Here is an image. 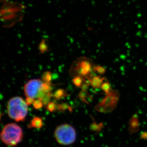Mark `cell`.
Wrapping results in <instances>:
<instances>
[{
    "label": "cell",
    "instance_id": "obj_1",
    "mask_svg": "<svg viewBox=\"0 0 147 147\" xmlns=\"http://www.w3.org/2000/svg\"><path fill=\"white\" fill-rule=\"evenodd\" d=\"M7 113L11 119L17 122L24 121L28 113V105L22 97H15L9 100L7 105Z\"/></svg>",
    "mask_w": 147,
    "mask_h": 147
},
{
    "label": "cell",
    "instance_id": "obj_2",
    "mask_svg": "<svg viewBox=\"0 0 147 147\" xmlns=\"http://www.w3.org/2000/svg\"><path fill=\"white\" fill-rule=\"evenodd\" d=\"M24 138L22 129L14 123L7 124L1 133V139L3 143L9 146H16Z\"/></svg>",
    "mask_w": 147,
    "mask_h": 147
},
{
    "label": "cell",
    "instance_id": "obj_3",
    "mask_svg": "<svg viewBox=\"0 0 147 147\" xmlns=\"http://www.w3.org/2000/svg\"><path fill=\"white\" fill-rule=\"evenodd\" d=\"M54 137L57 142L60 144L69 145L76 140V132L71 125L63 124L56 128L54 131Z\"/></svg>",
    "mask_w": 147,
    "mask_h": 147
},
{
    "label": "cell",
    "instance_id": "obj_4",
    "mask_svg": "<svg viewBox=\"0 0 147 147\" xmlns=\"http://www.w3.org/2000/svg\"><path fill=\"white\" fill-rule=\"evenodd\" d=\"M94 66L91 60L83 57L79 59L73 63L69 72L73 77L79 76L88 80L92 77L90 75L94 71Z\"/></svg>",
    "mask_w": 147,
    "mask_h": 147
},
{
    "label": "cell",
    "instance_id": "obj_5",
    "mask_svg": "<svg viewBox=\"0 0 147 147\" xmlns=\"http://www.w3.org/2000/svg\"><path fill=\"white\" fill-rule=\"evenodd\" d=\"M118 98V92L116 90H111L100 102L95 106V109L100 113L111 112L116 107Z\"/></svg>",
    "mask_w": 147,
    "mask_h": 147
},
{
    "label": "cell",
    "instance_id": "obj_6",
    "mask_svg": "<svg viewBox=\"0 0 147 147\" xmlns=\"http://www.w3.org/2000/svg\"><path fill=\"white\" fill-rule=\"evenodd\" d=\"M43 82L42 80L32 79L30 80L24 86V94L26 97L37 98L42 89Z\"/></svg>",
    "mask_w": 147,
    "mask_h": 147
},
{
    "label": "cell",
    "instance_id": "obj_7",
    "mask_svg": "<svg viewBox=\"0 0 147 147\" xmlns=\"http://www.w3.org/2000/svg\"><path fill=\"white\" fill-rule=\"evenodd\" d=\"M43 120L40 117H34L28 124V127L30 129L34 128L40 129L43 126Z\"/></svg>",
    "mask_w": 147,
    "mask_h": 147
},
{
    "label": "cell",
    "instance_id": "obj_8",
    "mask_svg": "<svg viewBox=\"0 0 147 147\" xmlns=\"http://www.w3.org/2000/svg\"><path fill=\"white\" fill-rule=\"evenodd\" d=\"M105 78H101L100 76H95L92 77V78L88 80L90 84L94 88H99L101 87V85L104 82Z\"/></svg>",
    "mask_w": 147,
    "mask_h": 147
},
{
    "label": "cell",
    "instance_id": "obj_9",
    "mask_svg": "<svg viewBox=\"0 0 147 147\" xmlns=\"http://www.w3.org/2000/svg\"><path fill=\"white\" fill-rule=\"evenodd\" d=\"M68 96L66 91L63 89H59L54 92L53 96L56 100H60Z\"/></svg>",
    "mask_w": 147,
    "mask_h": 147
},
{
    "label": "cell",
    "instance_id": "obj_10",
    "mask_svg": "<svg viewBox=\"0 0 147 147\" xmlns=\"http://www.w3.org/2000/svg\"><path fill=\"white\" fill-rule=\"evenodd\" d=\"M84 78L79 76H76L73 77L72 83L76 87L81 88L83 83L84 82Z\"/></svg>",
    "mask_w": 147,
    "mask_h": 147
},
{
    "label": "cell",
    "instance_id": "obj_11",
    "mask_svg": "<svg viewBox=\"0 0 147 147\" xmlns=\"http://www.w3.org/2000/svg\"><path fill=\"white\" fill-rule=\"evenodd\" d=\"M52 74L49 71H46L42 74V80L43 82L51 83L52 80Z\"/></svg>",
    "mask_w": 147,
    "mask_h": 147
},
{
    "label": "cell",
    "instance_id": "obj_12",
    "mask_svg": "<svg viewBox=\"0 0 147 147\" xmlns=\"http://www.w3.org/2000/svg\"><path fill=\"white\" fill-rule=\"evenodd\" d=\"M39 51L40 53L42 54L48 51V47L46 43V40L45 39H42V41L40 42L39 46Z\"/></svg>",
    "mask_w": 147,
    "mask_h": 147
},
{
    "label": "cell",
    "instance_id": "obj_13",
    "mask_svg": "<svg viewBox=\"0 0 147 147\" xmlns=\"http://www.w3.org/2000/svg\"><path fill=\"white\" fill-rule=\"evenodd\" d=\"M100 88L106 94H108L111 91V86L108 82H103Z\"/></svg>",
    "mask_w": 147,
    "mask_h": 147
},
{
    "label": "cell",
    "instance_id": "obj_14",
    "mask_svg": "<svg viewBox=\"0 0 147 147\" xmlns=\"http://www.w3.org/2000/svg\"><path fill=\"white\" fill-rule=\"evenodd\" d=\"M57 107H58L57 104H56L54 102L51 101V102H50L46 105V109L50 112L53 113V112H54L56 110H57Z\"/></svg>",
    "mask_w": 147,
    "mask_h": 147
},
{
    "label": "cell",
    "instance_id": "obj_15",
    "mask_svg": "<svg viewBox=\"0 0 147 147\" xmlns=\"http://www.w3.org/2000/svg\"><path fill=\"white\" fill-rule=\"evenodd\" d=\"M43 104L42 101L41 100L39 99H37L35 100L34 102H33L32 105L35 109L36 110H40V109L42 108V107H43Z\"/></svg>",
    "mask_w": 147,
    "mask_h": 147
},
{
    "label": "cell",
    "instance_id": "obj_16",
    "mask_svg": "<svg viewBox=\"0 0 147 147\" xmlns=\"http://www.w3.org/2000/svg\"><path fill=\"white\" fill-rule=\"evenodd\" d=\"M94 71L97 72L98 74H100V75L104 74L106 72V69L103 67L101 66H95L94 67Z\"/></svg>",
    "mask_w": 147,
    "mask_h": 147
},
{
    "label": "cell",
    "instance_id": "obj_17",
    "mask_svg": "<svg viewBox=\"0 0 147 147\" xmlns=\"http://www.w3.org/2000/svg\"><path fill=\"white\" fill-rule=\"evenodd\" d=\"M69 106L66 104V103H62V104H59L58 105L57 109L61 111H65L67 110H69Z\"/></svg>",
    "mask_w": 147,
    "mask_h": 147
},
{
    "label": "cell",
    "instance_id": "obj_18",
    "mask_svg": "<svg viewBox=\"0 0 147 147\" xmlns=\"http://www.w3.org/2000/svg\"><path fill=\"white\" fill-rule=\"evenodd\" d=\"M34 98H32L31 97H26V103L28 106L30 105H32L33 104L34 101Z\"/></svg>",
    "mask_w": 147,
    "mask_h": 147
}]
</instances>
